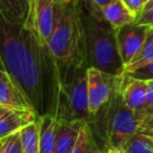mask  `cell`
I'll use <instances>...</instances> for the list:
<instances>
[{
  "mask_svg": "<svg viewBox=\"0 0 153 153\" xmlns=\"http://www.w3.org/2000/svg\"><path fill=\"white\" fill-rule=\"evenodd\" d=\"M89 124L97 140L103 141V148H122L129 137L141 130L144 122L124 103L119 89Z\"/></svg>",
  "mask_w": 153,
  "mask_h": 153,
  "instance_id": "cell-4",
  "label": "cell"
},
{
  "mask_svg": "<svg viewBox=\"0 0 153 153\" xmlns=\"http://www.w3.org/2000/svg\"><path fill=\"white\" fill-rule=\"evenodd\" d=\"M134 23H137V24H139V25L153 26V7L141 13V15L135 19Z\"/></svg>",
  "mask_w": 153,
  "mask_h": 153,
  "instance_id": "cell-24",
  "label": "cell"
},
{
  "mask_svg": "<svg viewBox=\"0 0 153 153\" xmlns=\"http://www.w3.org/2000/svg\"><path fill=\"white\" fill-rule=\"evenodd\" d=\"M0 59L3 68L36 115L50 114L57 85V65L32 25L0 14Z\"/></svg>",
  "mask_w": 153,
  "mask_h": 153,
  "instance_id": "cell-1",
  "label": "cell"
},
{
  "mask_svg": "<svg viewBox=\"0 0 153 153\" xmlns=\"http://www.w3.org/2000/svg\"><path fill=\"white\" fill-rule=\"evenodd\" d=\"M88 64L57 67V85L51 113L59 121L88 122L92 119L88 97Z\"/></svg>",
  "mask_w": 153,
  "mask_h": 153,
  "instance_id": "cell-3",
  "label": "cell"
},
{
  "mask_svg": "<svg viewBox=\"0 0 153 153\" xmlns=\"http://www.w3.org/2000/svg\"><path fill=\"white\" fill-rule=\"evenodd\" d=\"M0 68H1V69H4V68H3V65H2V62H1V59H0Z\"/></svg>",
  "mask_w": 153,
  "mask_h": 153,
  "instance_id": "cell-31",
  "label": "cell"
},
{
  "mask_svg": "<svg viewBox=\"0 0 153 153\" xmlns=\"http://www.w3.org/2000/svg\"><path fill=\"white\" fill-rule=\"evenodd\" d=\"M72 153H103V148L98 142L91 125L83 123L79 131L78 139Z\"/></svg>",
  "mask_w": 153,
  "mask_h": 153,
  "instance_id": "cell-16",
  "label": "cell"
},
{
  "mask_svg": "<svg viewBox=\"0 0 153 153\" xmlns=\"http://www.w3.org/2000/svg\"><path fill=\"white\" fill-rule=\"evenodd\" d=\"M40 129V153H55L61 121L52 114L38 116Z\"/></svg>",
  "mask_w": 153,
  "mask_h": 153,
  "instance_id": "cell-12",
  "label": "cell"
},
{
  "mask_svg": "<svg viewBox=\"0 0 153 153\" xmlns=\"http://www.w3.org/2000/svg\"><path fill=\"white\" fill-rule=\"evenodd\" d=\"M141 131H143L144 133L149 135V137L153 140V128H142Z\"/></svg>",
  "mask_w": 153,
  "mask_h": 153,
  "instance_id": "cell-27",
  "label": "cell"
},
{
  "mask_svg": "<svg viewBox=\"0 0 153 153\" xmlns=\"http://www.w3.org/2000/svg\"><path fill=\"white\" fill-rule=\"evenodd\" d=\"M47 45L57 67L87 62L85 36L77 3L71 0L64 2L56 26Z\"/></svg>",
  "mask_w": 153,
  "mask_h": 153,
  "instance_id": "cell-5",
  "label": "cell"
},
{
  "mask_svg": "<svg viewBox=\"0 0 153 153\" xmlns=\"http://www.w3.org/2000/svg\"><path fill=\"white\" fill-rule=\"evenodd\" d=\"M2 109H3V107H0V111H2Z\"/></svg>",
  "mask_w": 153,
  "mask_h": 153,
  "instance_id": "cell-33",
  "label": "cell"
},
{
  "mask_svg": "<svg viewBox=\"0 0 153 153\" xmlns=\"http://www.w3.org/2000/svg\"><path fill=\"white\" fill-rule=\"evenodd\" d=\"M4 139H5V137H4ZM4 139H0V152H1V149H2V145H3Z\"/></svg>",
  "mask_w": 153,
  "mask_h": 153,
  "instance_id": "cell-30",
  "label": "cell"
},
{
  "mask_svg": "<svg viewBox=\"0 0 153 153\" xmlns=\"http://www.w3.org/2000/svg\"><path fill=\"white\" fill-rule=\"evenodd\" d=\"M85 122L61 121L55 153H72L81 126Z\"/></svg>",
  "mask_w": 153,
  "mask_h": 153,
  "instance_id": "cell-15",
  "label": "cell"
},
{
  "mask_svg": "<svg viewBox=\"0 0 153 153\" xmlns=\"http://www.w3.org/2000/svg\"><path fill=\"white\" fill-rule=\"evenodd\" d=\"M20 130L12 133L10 135H8V137H6L4 139L0 153H22Z\"/></svg>",
  "mask_w": 153,
  "mask_h": 153,
  "instance_id": "cell-20",
  "label": "cell"
},
{
  "mask_svg": "<svg viewBox=\"0 0 153 153\" xmlns=\"http://www.w3.org/2000/svg\"><path fill=\"white\" fill-rule=\"evenodd\" d=\"M126 153H153V140L139 130L122 146Z\"/></svg>",
  "mask_w": 153,
  "mask_h": 153,
  "instance_id": "cell-19",
  "label": "cell"
},
{
  "mask_svg": "<svg viewBox=\"0 0 153 153\" xmlns=\"http://www.w3.org/2000/svg\"><path fill=\"white\" fill-rule=\"evenodd\" d=\"M0 69H1V68H0Z\"/></svg>",
  "mask_w": 153,
  "mask_h": 153,
  "instance_id": "cell-35",
  "label": "cell"
},
{
  "mask_svg": "<svg viewBox=\"0 0 153 153\" xmlns=\"http://www.w3.org/2000/svg\"><path fill=\"white\" fill-rule=\"evenodd\" d=\"M124 75H128V76L133 77V78L143 79V80L153 79V62L141 67V68H137L133 71L125 73Z\"/></svg>",
  "mask_w": 153,
  "mask_h": 153,
  "instance_id": "cell-21",
  "label": "cell"
},
{
  "mask_svg": "<svg viewBox=\"0 0 153 153\" xmlns=\"http://www.w3.org/2000/svg\"><path fill=\"white\" fill-rule=\"evenodd\" d=\"M146 81H147V96H146L145 115L146 122H147L153 116V79H149Z\"/></svg>",
  "mask_w": 153,
  "mask_h": 153,
  "instance_id": "cell-22",
  "label": "cell"
},
{
  "mask_svg": "<svg viewBox=\"0 0 153 153\" xmlns=\"http://www.w3.org/2000/svg\"><path fill=\"white\" fill-rule=\"evenodd\" d=\"M103 153H126L123 148H103Z\"/></svg>",
  "mask_w": 153,
  "mask_h": 153,
  "instance_id": "cell-25",
  "label": "cell"
},
{
  "mask_svg": "<svg viewBox=\"0 0 153 153\" xmlns=\"http://www.w3.org/2000/svg\"><path fill=\"white\" fill-rule=\"evenodd\" d=\"M122 76L105 73L96 68H88V97L89 111L93 117L96 115L120 89Z\"/></svg>",
  "mask_w": 153,
  "mask_h": 153,
  "instance_id": "cell-6",
  "label": "cell"
},
{
  "mask_svg": "<svg viewBox=\"0 0 153 153\" xmlns=\"http://www.w3.org/2000/svg\"><path fill=\"white\" fill-rule=\"evenodd\" d=\"M22 153H40V129L38 119L20 130Z\"/></svg>",
  "mask_w": 153,
  "mask_h": 153,
  "instance_id": "cell-17",
  "label": "cell"
},
{
  "mask_svg": "<svg viewBox=\"0 0 153 153\" xmlns=\"http://www.w3.org/2000/svg\"><path fill=\"white\" fill-rule=\"evenodd\" d=\"M71 1H73V2H75V3H77V2H78V0H71Z\"/></svg>",
  "mask_w": 153,
  "mask_h": 153,
  "instance_id": "cell-32",
  "label": "cell"
},
{
  "mask_svg": "<svg viewBox=\"0 0 153 153\" xmlns=\"http://www.w3.org/2000/svg\"><path fill=\"white\" fill-rule=\"evenodd\" d=\"M100 10L107 22L116 29L135 21V17L126 7L122 0H114L100 7Z\"/></svg>",
  "mask_w": 153,
  "mask_h": 153,
  "instance_id": "cell-14",
  "label": "cell"
},
{
  "mask_svg": "<svg viewBox=\"0 0 153 153\" xmlns=\"http://www.w3.org/2000/svg\"><path fill=\"white\" fill-rule=\"evenodd\" d=\"M151 26L128 23L117 28V43L125 67L137 54L145 42Z\"/></svg>",
  "mask_w": 153,
  "mask_h": 153,
  "instance_id": "cell-8",
  "label": "cell"
},
{
  "mask_svg": "<svg viewBox=\"0 0 153 153\" xmlns=\"http://www.w3.org/2000/svg\"><path fill=\"white\" fill-rule=\"evenodd\" d=\"M148 1V0H145V3H146V2H147Z\"/></svg>",
  "mask_w": 153,
  "mask_h": 153,
  "instance_id": "cell-34",
  "label": "cell"
},
{
  "mask_svg": "<svg viewBox=\"0 0 153 153\" xmlns=\"http://www.w3.org/2000/svg\"><path fill=\"white\" fill-rule=\"evenodd\" d=\"M151 62H153V26H151L149 32H148L147 38H146L141 50L133 57L132 61L125 67L124 74L137 68H141Z\"/></svg>",
  "mask_w": 153,
  "mask_h": 153,
  "instance_id": "cell-18",
  "label": "cell"
},
{
  "mask_svg": "<svg viewBox=\"0 0 153 153\" xmlns=\"http://www.w3.org/2000/svg\"><path fill=\"white\" fill-rule=\"evenodd\" d=\"M31 0H0V14L12 22H28Z\"/></svg>",
  "mask_w": 153,
  "mask_h": 153,
  "instance_id": "cell-13",
  "label": "cell"
},
{
  "mask_svg": "<svg viewBox=\"0 0 153 153\" xmlns=\"http://www.w3.org/2000/svg\"><path fill=\"white\" fill-rule=\"evenodd\" d=\"M36 119L38 115L32 109L3 108L0 111V139H4L20 130Z\"/></svg>",
  "mask_w": 153,
  "mask_h": 153,
  "instance_id": "cell-11",
  "label": "cell"
},
{
  "mask_svg": "<svg viewBox=\"0 0 153 153\" xmlns=\"http://www.w3.org/2000/svg\"><path fill=\"white\" fill-rule=\"evenodd\" d=\"M122 1L131 12V14L135 17V19L141 15L145 4V0H122Z\"/></svg>",
  "mask_w": 153,
  "mask_h": 153,
  "instance_id": "cell-23",
  "label": "cell"
},
{
  "mask_svg": "<svg viewBox=\"0 0 153 153\" xmlns=\"http://www.w3.org/2000/svg\"><path fill=\"white\" fill-rule=\"evenodd\" d=\"M0 107H1V106H0Z\"/></svg>",
  "mask_w": 153,
  "mask_h": 153,
  "instance_id": "cell-36",
  "label": "cell"
},
{
  "mask_svg": "<svg viewBox=\"0 0 153 153\" xmlns=\"http://www.w3.org/2000/svg\"><path fill=\"white\" fill-rule=\"evenodd\" d=\"M122 98L124 103L140 118L146 122L145 107L146 96H147V81L137 79L128 75H123L120 87ZM143 124V126H144Z\"/></svg>",
  "mask_w": 153,
  "mask_h": 153,
  "instance_id": "cell-9",
  "label": "cell"
},
{
  "mask_svg": "<svg viewBox=\"0 0 153 153\" xmlns=\"http://www.w3.org/2000/svg\"><path fill=\"white\" fill-rule=\"evenodd\" d=\"M143 128H153V116L144 124Z\"/></svg>",
  "mask_w": 153,
  "mask_h": 153,
  "instance_id": "cell-29",
  "label": "cell"
},
{
  "mask_svg": "<svg viewBox=\"0 0 153 153\" xmlns=\"http://www.w3.org/2000/svg\"><path fill=\"white\" fill-rule=\"evenodd\" d=\"M66 0H31L28 24L32 25L45 43L48 42L59 20L62 6Z\"/></svg>",
  "mask_w": 153,
  "mask_h": 153,
  "instance_id": "cell-7",
  "label": "cell"
},
{
  "mask_svg": "<svg viewBox=\"0 0 153 153\" xmlns=\"http://www.w3.org/2000/svg\"><path fill=\"white\" fill-rule=\"evenodd\" d=\"M92 1L94 2L97 6H99V7H102V6H104L105 4L109 3V2L114 1V0H92Z\"/></svg>",
  "mask_w": 153,
  "mask_h": 153,
  "instance_id": "cell-26",
  "label": "cell"
},
{
  "mask_svg": "<svg viewBox=\"0 0 153 153\" xmlns=\"http://www.w3.org/2000/svg\"><path fill=\"white\" fill-rule=\"evenodd\" d=\"M79 16L85 36V52L88 67L116 76H123L125 65L117 43V29L103 17L92 0H78Z\"/></svg>",
  "mask_w": 153,
  "mask_h": 153,
  "instance_id": "cell-2",
  "label": "cell"
},
{
  "mask_svg": "<svg viewBox=\"0 0 153 153\" xmlns=\"http://www.w3.org/2000/svg\"><path fill=\"white\" fill-rule=\"evenodd\" d=\"M151 7H153V0H148V1L144 4V7H143L142 13H143L144 10H149V8H151Z\"/></svg>",
  "mask_w": 153,
  "mask_h": 153,
  "instance_id": "cell-28",
  "label": "cell"
},
{
  "mask_svg": "<svg viewBox=\"0 0 153 153\" xmlns=\"http://www.w3.org/2000/svg\"><path fill=\"white\" fill-rule=\"evenodd\" d=\"M0 106L7 109H32L26 97L4 69H0Z\"/></svg>",
  "mask_w": 153,
  "mask_h": 153,
  "instance_id": "cell-10",
  "label": "cell"
}]
</instances>
